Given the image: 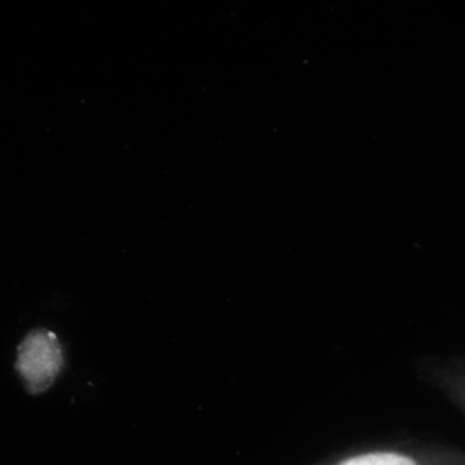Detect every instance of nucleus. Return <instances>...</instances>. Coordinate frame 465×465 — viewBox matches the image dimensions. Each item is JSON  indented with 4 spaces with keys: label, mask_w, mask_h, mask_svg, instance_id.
I'll use <instances>...</instances> for the list:
<instances>
[{
    "label": "nucleus",
    "mask_w": 465,
    "mask_h": 465,
    "mask_svg": "<svg viewBox=\"0 0 465 465\" xmlns=\"http://www.w3.org/2000/svg\"><path fill=\"white\" fill-rule=\"evenodd\" d=\"M341 465H416L412 459L394 452H375L349 459Z\"/></svg>",
    "instance_id": "2"
},
{
    "label": "nucleus",
    "mask_w": 465,
    "mask_h": 465,
    "mask_svg": "<svg viewBox=\"0 0 465 465\" xmlns=\"http://www.w3.org/2000/svg\"><path fill=\"white\" fill-rule=\"evenodd\" d=\"M16 371L33 396L50 390L64 367V351L56 333L33 330L17 348Z\"/></svg>",
    "instance_id": "1"
}]
</instances>
